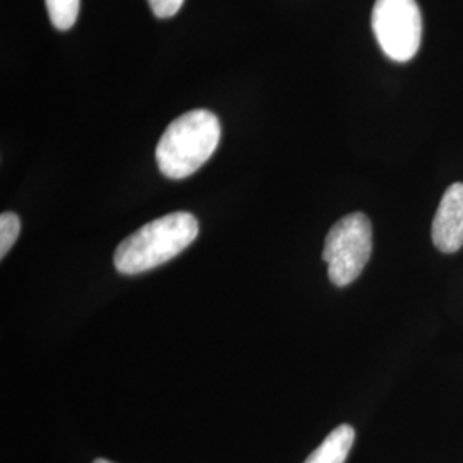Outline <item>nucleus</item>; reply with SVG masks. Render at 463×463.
<instances>
[{
  "mask_svg": "<svg viewBox=\"0 0 463 463\" xmlns=\"http://www.w3.org/2000/svg\"><path fill=\"white\" fill-rule=\"evenodd\" d=\"M19 232H21V218L14 212H4L0 215V258L2 260L16 244Z\"/></svg>",
  "mask_w": 463,
  "mask_h": 463,
  "instance_id": "nucleus-8",
  "label": "nucleus"
},
{
  "mask_svg": "<svg viewBox=\"0 0 463 463\" xmlns=\"http://www.w3.org/2000/svg\"><path fill=\"white\" fill-rule=\"evenodd\" d=\"M220 134V120L210 110L196 109L177 117L156 145L160 172L174 181L193 175L215 153Z\"/></svg>",
  "mask_w": 463,
  "mask_h": 463,
  "instance_id": "nucleus-2",
  "label": "nucleus"
},
{
  "mask_svg": "<svg viewBox=\"0 0 463 463\" xmlns=\"http://www.w3.org/2000/svg\"><path fill=\"white\" fill-rule=\"evenodd\" d=\"M371 23L388 59L400 64L414 59L422 42V14L415 0H376Z\"/></svg>",
  "mask_w": 463,
  "mask_h": 463,
  "instance_id": "nucleus-4",
  "label": "nucleus"
},
{
  "mask_svg": "<svg viewBox=\"0 0 463 463\" xmlns=\"http://www.w3.org/2000/svg\"><path fill=\"white\" fill-rule=\"evenodd\" d=\"M373 252V225L364 213H350L331 227L323 260L336 287H347L363 273Z\"/></svg>",
  "mask_w": 463,
  "mask_h": 463,
  "instance_id": "nucleus-3",
  "label": "nucleus"
},
{
  "mask_svg": "<svg viewBox=\"0 0 463 463\" xmlns=\"http://www.w3.org/2000/svg\"><path fill=\"white\" fill-rule=\"evenodd\" d=\"M432 242L441 252H457L463 246V183L445 191L432 220Z\"/></svg>",
  "mask_w": 463,
  "mask_h": 463,
  "instance_id": "nucleus-5",
  "label": "nucleus"
},
{
  "mask_svg": "<svg viewBox=\"0 0 463 463\" xmlns=\"http://www.w3.org/2000/svg\"><path fill=\"white\" fill-rule=\"evenodd\" d=\"M198 233V218L193 213L175 212L156 218L117 246L114 266L122 275L145 273L179 256Z\"/></svg>",
  "mask_w": 463,
  "mask_h": 463,
  "instance_id": "nucleus-1",
  "label": "nucleus"
},
{
  "mask_svg": "<svg viewBox=\"0 0 463 463\" xmlns=\"http://www.w3.org/2000/svg\"><path fill=\"white\" fill-rule=\"evenodd\" d=\"M355 430L348 424H342L331 430L326 439L316 448L304 463H345L354 447Z\"/></svg>",
  "mask_w": 463,
  "mask_h": 463,
  "instance_id": "nucleus-6",
  "label": "nucleus"
},
{
  "mask_svg": "<svg viewBox=\"0 0 463 463\" xmlns=\"http://www.w3.org/2000/svg\"><path fill=\"white\" fill-rule=\"evenodd\" d=\"M93 463H112V462H109V460H105V458H97V460H95V462Z\"/></svg>",
  "mask_w": 463,
  "mask_h": 463,
  "instance_id": "nucleus-10",
  "label": "nucleus"
},
{
  "mask_svg": "<svg viewBox=\"0 0 463 463\" xmlns=\"http://www.w3.org/2000/svg\"><path fill=\"white\" fill-rule=\"evenodd\" d=\"M148 2L153 14L160 19L175 16L184 4V0H148Z\"/></svg>",
  "mask_w": 463,
  "mask_h": 463,
  "instance_id": "nucleus-9",
  "label": "nucleus"
},
{
  "mask_svg": "<svg viewBox=\"0 0 463 463\" xmlns=\"http://www.w3.org/2000/svg\"><path fill=\"white\" fill-rule=\"evenodd\" d=\"M80 2L81 0H45L53 28L61 32L71 30L80 16Z\"/></svg>",
  "mask_w": 463,
  "mask_h": 463,
  "instance_id": "nucleus-7",
  "label": "nucleus"
}]
</instances>
